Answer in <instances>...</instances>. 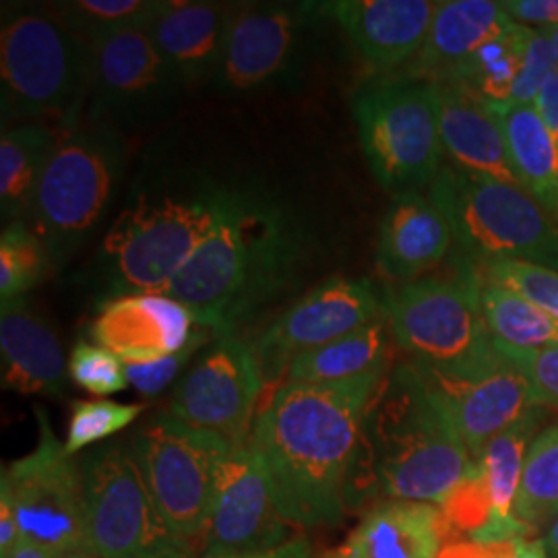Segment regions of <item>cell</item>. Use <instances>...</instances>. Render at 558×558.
Instances as JSON below:
<instances>
[{"label": "cell", "instance_id": "3", "mask_svg": "<svg viewBox=\"0 0 558 558\" xmlns=\"http://www.w3.org/2000/svg\"><path fill=\"white\" fill-rule=\"evenodd\" d=\"M474 463L418 366L403 362L371 399L348 509L380 500L440 505Z\"/></svg>", "mask_w": 558, "mask_h": 558}, {"label": "cell", "instance_id": "27", "mask_svg": "<svg viewBox=\"0 0 558 558\" xmlns=\"http://www.w3.org/2000/svg\"><path fill=\"white\" fill-rule=\"evenodd\" d=\"M497 114L521 189L558 228V141L532 104H488Z\"/></svg>", "mask_w": 558, "mask_h": 558}, {"label": "cell", "instance_id": "30", "mask_svg": "<svg viewBox=\"0 0 558 558\" xmlns=\"http://www.w3.org/2000/svg\"><path fill=\"white\" fill-rule=\"evenodd\" d=\"M478 302L495 345L515 350L558 345V319L518 292L480 276Z\"/></svg>", "mask_w": 558, "mask_h": 558}, {"label": "cell", "instance_id": "1", "mask_svg": "<svg viewBox=\"0 0 558 558\" xmlns=\"http://www.w3.org/2000/svg\"><path fill=\"white\" fill-rule=\"evenodd\" d=\"M385 375L343 383L283 380L257 414L251 445L267 470L279 513L292 527L341 523L364 418Z\"/></svg>", "mask_w": 558, "mask_h": 558}, {"label": "cell", "instance_id": "39", "mask_svg": "<svg viewBox=\"0 0 558 558\" xmlns=\"http://www.w3.org/2000/svg\"><path fill=\"white\" fill-rule=\"evenodd\" d=\"M214 338H216V333L209 327H203L197 323L193 338L177 354L158 360V362H147V364H124L129 385H133L145 398L160 396L163 389H168V385H172L174 380L179 379L180 373L186 368V364L191 360L197 359L201 348L205 343H211Z\"/></svg>", "mask_w": 558, "mask_h": 558}, {"label": "cell", "instance_id": "41", "mask_svg": "<svg viewBox=\"0 0 558 558\" xmlns=\"http://www.w3.org/2000/svg\"><path fill=\"white\" fill-rule=\"evenodd\" d=\"M558 69V57L550 40L542 34L532 29L523 69L519 73L518 83L513 87L511 100L507 104H534L538 96L539 87Z\"/></svg>", "mask_w": 558, "mask_h": 558}, {"label": "cell", "instance_id": "44", "mask_svg": "<svg viewBox=\"0 0 558 558\" xmlns=\"http://www.w3.org/2000/svg\"><path fill=\"white\" fill-rule=\"evenodd\" d=\"M21 539L23 536L13 500L7 490L0 488V558H9Z\"/></svg>", "mask_w": 558, "mask_h": 558}, {"label": "cell", "instance_id": "40", "mask_svg": "<svg viewBox=\"0 0 558 558\" xmlns=\"http://www.w3.org/2000/svg\"><path fill=\"white\" fill-rule=\"evenodd\" d=\"M511 360L532 385V393L542 408H558V345L544 350H515L495 345Z\"/></svg>", "mask_w": 558, "mask_h": 558}, {"label": "cell", "instance_id": "2", "mask_svg": "<svg viewBox=\"0 0 558 558\" xmlns=\"http://www.w3.org/2000/svg\"><path fill=\"white\" fill-rule=\"evenodd\" d=\"M304 260L306 230L286 205L257 189L223 186L216 228L163 294L216 336L239 333L296 281Z\"/></svg>", "mask_w": 558, "mask_h": 558}, {"label": "cell", "instance_id": "29", "mask_svg": "<svg viewBox=\"0 0 558 558\" xmlns=\"http://www.w3.org/2000/svg\"><path fill=\"white\" fill-rule=\"evenodd\" d=\"M57 140V129L23 122L2 131L0 140V207L2 220L27 221L41 172Z\"/></svg>", "mask_w": 558, "mask_h": 558}, {"label": "cell", "instance_id": "26", "mask_svg": "<svg viewBox=\"0 0 558 558\" xmlns=\"http://www.w3.org/2000/svg\"><path fill=\"white\" fill-rule=\"evenodd\" d=\"M453 244L449 221L420 191L399 193L380 221L377 265L398 283L416 281L437 267Z\"/></svg>", "mask_w": 558, "mask_h": 558}, {"label": "cell", "instance_id": "8", "mask_svg": "<svg viewBox=\"0 0 558 558\" xmlns=\"http://www.w3.org/2000/svg\"><path fill=\"white\" fill-rule=\"evenodd\" d=\"M428 197L449 221L459 257L525 260L558 271V228L521 186L442 166Z\"/></svg>", "mask_w": 558, "mask_h": 558}, {"label": "cell", "instance_id": "19", "mask_svg": "<svg viewBox=\"0 0 558 558\" xmlns=\"http://www.w3.org/2000/svg\"><path fill=\"white\" fill-rule=\"evenodd\" d=\"M197 319L180 300L166 294H129L106 300L89 325L94 343L124 364H147L180 352Z\"/></svg>", "mask_w": 558, "mask_h": 558}, {"label": "cell", "instance_id": "31", "mask_svg": "<svg viewBox=\"0 0 558 558\" xmlns=\"http://www.w3.org/2000/svg\"><path fill=\"white\" fill-rule=\"evenodd\" d=\"M532 27L513 23L499 38L486 41L459 71L456 83L488 104H507L523 69Z\"/></svg>", "mask_w": 558, "mask_h": 558}, {"label": "cell", "instance_id": "52", "mask_svg": "<svg viewBox=\"0 0 558 558\" xmlns=\"http://www.w3.org/2000/svg\"><path fill=\"white\" fill-rule=\"evenodd\" d=\"M60 558H100L96 557V555H92V553H71V555H64V557Z\"/></svg>", "mask_w": 558, "mask_h": 558}, {"label": "cell", "instance_id": "22", "mask_svg": "<svg viewBox=\"0 0 558 558\" xmlns=\"http://www.w3.org/2000/svg\"><path fill=\"white\" fill-rule=\"evenodd\" d=\"M513 23L493 0L439 2L416 59L398 77L449 83L486 41L499 38Z\"/></svg>", "mask_w": 558, "mask_h": 558}, {"label": "cell", "instance_id": "13", "mask_svg": "<svg viewBox=\"0 0 558 558\" xmlns=\"http://www.w3.org/2000/svg\"><path fill=\"white\" fill-rule=\"evenodd\" d=\"M263 383L253 343L232 331L218 333L179 380L168 414L223 439L246 442Z\"/></svg>", "mask_w": 558, "mask_h": 558}, {"label": "cell", "instance_id": "11", "mask_svg": "<svg viewBox=\"0 0 558 558\" xmlns=\"http://www.w3.org/2000/svg\"><path fill=\"white\" fill-rule=\"evenodd\" d=\"M81 472L92 555L154 558L184 544L161 518L129 442L100 445L81 459Z\"/></svg>", "mask_w": 558, "mask_h": 558}, {"label": "cell", "instance_id": "46", "mask_svg": "<svg viewBox=\"0 0 558 558\" xmlns=\"http://www.w3.org/2000/svg\"><path fill=\"white\" fill-rule=\"evenodd\" d=\"M313 546L311 542L302 536H296L278 548L265 550V553H253V555H236V557H216V558H313Z\"/></svg>", "mask_w": 558, "mask_h": 558}, {"label": "cell", "instance_id": "38", "mask_svg": "<svg viewBox=\"0 0 558 558\" xmlns=\"http://www.w3.org/2000/svg\"><path fill=\"white\" fill-rule=\"evenodd\" d=\"M69 379L80 389L108 398L129 387L124 362L94 341L81 339L69 356Z\"/></svg>", "mask_w": 558, "mask_h": 558}, {"label": "cell", "instance_id": "47", "mask_svg": "<svg viewBox=\"0 0 558 558\" xmlns=\"http://www.w3.org/2000/svg\"><path fill=\"white\" fill-rule=\"evenodd\" d=\"M511 558H550L544 539L519 538Z\"/></svg>", "mask_w": 558, "mask_h": 558}, {"label": "cell", "instance_id": "10", "mask_svg": "<svg viewBox=\"0 0 558 558\" xmlns=\"http://www.w3.org/2000/svg\"><path fill=\"white\" fill-rule=\"evenodd\" d=\"M221 440L168 412L145 422L129 440L161 518L184 544L207 538Z\"/></svg>", "mask_w": 558, "mask_h": 558}, {"label": "cell", "instance_id": "48", "mask_svg": "<svg viewBox=\"0 0 558 558\" xmlns=\"http://www.w3.org/2000/svg\"><path fill=\"white\" fill-rule=\"evenodd\" d=\"M9 558H60L57 553L48 550V548H41L38 544H32L27 539H21L17 544V548L9 555Z\"/></svg>", "mask_w": 558, "mask_h": 558}, {"label": "cell", "instance_id": "49", "mask_svg": "<svg viewBox=\"0 0 558 558\" xmlns=\"http://www.w3.org/2000/svg\"><path fill=\"white\" fill-rule=\"evenodd\" d=\"M544 544H546V548H548L550 558H558V518L548 525Z\"/></svg>", "mask_w": 558, "mask_h": 558}, {"label": "cell", "instance_id": "43", "mask_svg": "<svg viewBox=\"0 0 558 558\" xmlns=\"http://www.w3.org/2000/svg\"><path fill=\"white\" fill-rule=\"evenodd\" d=\"M518 539L497 542V544H480L474 539H458V542L445 544L437 558H511Z\"/></svg>", "mask_w": 558, "mask_h": 558}, {"label": "cell", "instance_id": "23", "mask_svg": "<svg viewBox=\"0 0 558 558\" xmlns=\"http://www.w3.org/2000/svg\"><path fill=\"white\" fill-rule=\"evenodd\" d=\"M449 542L451 530L439 505L380 500L343 544L320 558H437Z\"/></svg>", "mask_w": 558, "mask_h": 558}, {"label": "cell", "instance_id": "21", "mask_svg": "<svg viewBox=\"0 0 558 558\" xmlns=\"http://www.w3.org/2000/svg\"><path fill=\"white\" fill-rule=\"evenodd\" d=\"M239 4L166 0L147 34L179 80L199 85L216 80Z\"/></svg>", "mask_w": 558, "mask_h": 558}, {"label": "cell", "instance_id": "4", "mask_svg": "<svg viewBox=\"0 0 558 558\" xmlns=\"http://www.w3.org/2000/svg\"><path fill=\"white\" fill-rule=\"evenodd\" d=\"M221 195L209 180L137 191L106 232L89 278L108 300L163 294L216 228Z\"/></svg>", "mask_w": 558, "mask_h": 558}, {"label": "cell", "instance_id": "36", "mask_svg": "<svg viewBox=\"0 0 558 558\" xmlns=\"http://www.w3.org/2000/svg\"><path fill=\"white\" fill-rule=\"evenodd\" d=\"M474 267L482 278L518 292L558 319V271L525 260H488Z\"/></svg>", "mask_w": 558, "mask_h": 558}, {"label": "cell", "instance_id": "37", "mask_svg": "<svg viewBox=\"0 0 558 558\" xmlns=\"http://www.w3.org/2000/svg\"><path fill=\"white\" fill-rule=\"evenodd\" d=\"M439 507L451 530V542H458L463 534L468 539L474 538L490 523L493 500L478 461Z\"/></svg>", "mask_w": 558, "mask_h": 558}, {"label": "cell", "instance_id": "15", "mask_svg": "<svg viewBox=\"0 0 558 558\" xmlns=\"http://www.w3.org/2000/svg\"><path fill=\"white\" fill-rule=\"evenodd\" d=\"M315 15L313 4H239L214 80L221 94H255L296 77Z\"/></svg>", "mask_w": 558, "mask_h": 558}, {"label": "cell", "instance_id": "20", "mask_svg": "<svg viewBox=\"0 0 558 558\" xmlns=\"http://www.w3.org/2000/svg\"><path fill=\"white\" fill-rule=\"evenodd\" d=\"M437 4L430 0H336L317 7L320 15L338 21L371 71L387 75L416 59Z\"/></svg>", "mask_w": 558, "mask_h": 558}, {"label": "cell", "instance_id": "32", "mask_svg": "<svg viewBox=\"0 0 558 558\" xmlns=\"http://www.w3.org/2000/svg\"><path fill=\"white\" fill-rule=\"evenodd\" d=\"M515 518L527 530H548L558 518V422L538 433L527 449Z\"/></svg>", "mask_w": 558, "mask_h": 558}, {"label": "cell", "instance_id": "42", "mask_svg": "<svg viewBox=\"0 0 558 558\" xmlns=\"http://www.w3.org/2000/svg\"><path fill=\"white\" fill-rule=\"evenodd\" d=\"M500 4L519 25H538L539 29L558 25V0H507Z\"/></svg>", "mask_w": 558, "mask_h": 558}, {"label": "cell", "instance_id": "34", "mask_svg": "<svg viewBox=\"0 0 558 558\" xmlns=\"http://www.w3.org/2000/svg\"><path fill=\"white\" fill-rule=\"evenodd\" d=\"M52 259L27 221L7 223L0 236V296L2 302L25 299L52 269Z\"/></svg>", "mask_w": 558, "mask_h": 558}, {"label": "cell", "instance_id": "24", "mask_svg": "<svg viewBox=\"0 0 558 558\" xmlns=\"http://www.w3.org/2000/svg\"><path fill=\"white\" fill-rule=\"evenodd\" d=\"M0 356L4 389L21 396H64L69 360L52 327L25 299L2 302Z\"/></svg>", "mask_w": 558, "mask_h": 558}, {"label": "cell", "instance_id": "6", "mask_svg": "<svg viewBox=\"0 0 558 558\" xmlns=\"http://www.w3.org/2000/svg\"><path fill=\"white\" fill-rule=\"evenodd\" d=\"M92 80V41L83 40L48 4L2 13V120L59 124L83 114Z\"/></svg>", "mask_w": 558, "mask_h": 558}, {"label": "cell", "instance_id": "33", "mask_svg": "<svg viewBox=\"0 0 558 558\" xmlns=\"http://www.w3.org/2000/svg\"><path fill=\"white\" fill-rule=\"evenodd\" d=\"M161 7V0H66L48 4L69 29L92 44L126 29H147Z\"/></svg>", "mask_w": 558, "mask_h": 558}, {"label": "cell", "instance_id": "9", "mask_svg": "<svg viewBox=\"0 0 558 558\" xmlns=\"http://www.w3.org/2000/svg\"><path fill=\"white\" fill-rule=\"evenodd\" d=\"M360 145L380 186L396 195L430 186L442 160L439 104L433 83L387 77L354 98Z\"/></svg>", "mask_w": 558, "mask_h": 558}, {"label": "cell", "instance_id": "17", "mask_svg": "<svg viewBox=\"0 0 558 558\" xmlns=\"http://www.w3.org/2000/svg\"><path fill=\"white\" fill-rule=\"evenodd\" d=\"M380 311L383 299L368 279H327L279 315L253 343L263 377L278 379L299 354L359 331L380 319Z\"/></svg>", "mask_w": 558, "mask_h": 558}, {"label": "cell", "instance_id": "51", "mask_svg": "<svg viewBox=\"0 0 558 558\" xmlns=\"http://www.w3.org/2000/svg\"><path fill=\"white\" fill-rule=\"evenodd\" d=\"M548 40H550V44H553V48H555V52H557L558 57V25L557 27H548V29H539Z\"/></svg>", "mask_w": 558, "mask_h": 558}, {"label": "cell", "instance_id": "35", "mask_svg": "<svg viewBox=\"0 0 558 558\" xmlns=\"http://www.w3.org/2000/svg\"><path fill=\"white\" fill-rule=\"evenodd\" d=\"M141 412V403H117L108 399L75 401L64 440L66 453L75 456L89 445L110 439L140 418Z\"/></svg>", "mask_w": 558, "mask_h": 558}, {"label": "cell", "instance_id": "5", "mask_svg": "<svg viewBox=\"0 0 558 558\" xmlns=\"http://www.w3.org/2000/svg\"><path fill=\"white\" fill-rule=\"evenodd\" d=\"M124 161L126 143L117 126L87 112L57 126L27 220L46 244L54 269L69 263L100 226Z\"/></svg>", "mask_w": 558, "mask_h": 558}, {"label": "cell", "instance_id": "50", "mask_svg": "<svg viewBox=\"0 0 558 558\" xmlns=\"http://www.w3.org/2000/svg\"><path fill=\"white\" fill-rule=\"evenodd\" d=\"M154 558H197V553L193 550V546L180 544V546H174V548H170V550H166V553H161V555Z\"/></svg>", "mask_w": 558, "mask_h": 558}, {"label": "cell", "instance_id": "18", "mask_svg": "<svg viewBox=\"0 0 558 558\" xmlns=\"http://www.w3.org/2000/svg\"><path fill=\"white\" fill-rule=\"evenodd\" d=\"M420 373L445 405L474 459L490 440L538 405L530 380L500 352L493 362L463 377Z\"/></svg>", "mask_w": 558, "mask_h": 558}, {"label": "cell", "instance_id": "45", "mask_svg": "<svg viewBox=\"0 0 558 558\" xmlns=\"http://www.w3.org/2000/svg\"><path fill=\"white\" fill-rule=\"evenodd\" d=\"M532 106L536 108L539 119L544 120L548 131L558 141V69L548 80L544 81Z\"/></svg>", "mask_w": 558, "mask_h": 558}, {"label": "cell", "instance_id": "25", "mask_svg": "<svg viewBox=\"0 0 558 558\" xmlns=\"http://www.w3.org/2000/svg\"><path fill=\"white\" fill-rule=\"evenodd\" d=\"M439 104L440 141L453 166L505 184H519L497 114L488 101L456 83H433Z\"/></svg>", "mask_w": 558, "mask_h": 558}, {"label": "cell", "instance_id": "16", "mask_svg": "<svg viewBox=\"0 0 558 558\" xmlns=\"http://www.w3.org/2000/svg\"><path fill=\"white\" fill-rule=\"evenodd\" d=\"M184 83L145 29H126L92 44L87 117L122 129L158 119Z\"/></svg>", "mask_w": 558, "mask_h": 558}, {"label": "cell", "instance_id": "12", "mask_svg": "<svg viewBox=\"0 0 558 558\" xmlns=\"http://www.w3.org/2000/svg\"><path fill=\"white\" fill-rule=\"evenodd\" d=\"M40 439L32 453L2 468L0 488L13 500L21 536L59 557L92 553L85 521V486L81 461L69 456L38 410Z\"/></svg>", "mask_w": 558, "mask_h": 558}, {"label": "cell", "instance_id": "7", "mask_svg": "<svg viewBox=\"0 0 558 558\" xmlns=\"http://www.w3.org/2000/svg\"><path fill=\"white\" fill-rule=\"evenodd\" d=\"M474 263L456 260L445 278H422L387 288L383 313L399 345L420 371L439 377L476 373L499 356L478 302Z\"/></svg>", "mask_w": 558, "mask_h": 558}, {"label": "cell", "instance_id": "14", "mask_svg": "<svg viewBox=\"0 0 558 558\" xmlns=\"http://www.w3.org/2000/svg\"><path fill=\"white\" fill-rule=\"evenodd\" d=\"M214 480L203 558L265 553L296 538L279 513L267 470L251 440H221Z\"/></svg>", "mask_w": 558, "mask_h": 558}, {"label": "cell", "instance_id": "28", "mask_svg": "<svg viewBox=\"0 0 558 558\" xmlns=\"http://www.w3.org/2000/svg\"><path fill=\"white\" fill-rule=\"evenodd\" d=\"M389 333L377 319L343 338L302 352L290 362L286 380L292 383H343L389 373Z\"/></svg>", "mask_w": 558, "mask_h": 558}]
</instances>
